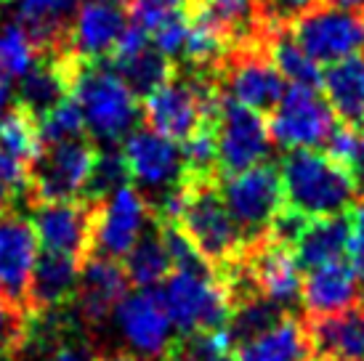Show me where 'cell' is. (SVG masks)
Listing matches in <instances>:
<instances>
[{
  "instance_id": "22",
  "label": "cell",
  "mask_w": 364,
  "mask_h": 361,
  "mask_svg": "<svg viewBox=\"0 0 364 361\" xmlns=\"http://www.w3.org/2000/svg\"><path fill=\"white\" fill-rule=\"evenodd\" d=\"M77 0H19V24L35 45L38 56L51 50H67L70 27Z\"/></svg>"
},
{
  "instance_id": "7",
  "label": "cell",
  "mask_w": 364,
  "mask_h": 361,
  "mask_svg": "<svg viewBox=\"0 0 364 361\" xmlns=\"http://www.w3.org/2000/svg\"><path fill=\"white\" fill-rule=\"evenodd\" d=\"M96 154H99V146L93 144V139L43 146L41 157L30 165V180L24 194L27 205L35 208L48 202L82 200Z\"/></svg>"
},
{
  "instance_id": "13",
  "label": "cell",
  "mask_w": 364,
  "mask_h": 361,
  "mask_svg": "<svg viewBox=\"0 0 364 361\" xmlns=\"http://www.w3.org/2000/svg\"><path fill=\"white\" fill-rule=\"evenodd\" d=\"M38 234L32 221L19 210H9L0 218V298L27 311L32 269L38 261Z\"/></svg>"
},
{
  "instance_id": "46",
  "label": "cell",
  "mask_w": 364,
  "mask_h": 361,
  "mask_svg": "<svg viewBox=\"0 0 364 361\" xmlns=\"http://www.w3.org/2000/svg\"><path fill=\"white\" fill-rule=\"evenodd\" d=\"M11 0H0V9H3V6H9Z\"/></svg>"
},
{
  "instance_id": "3",
  "label": "cell",
  "mask_w": 364,
  "mask_h": 361,
  "mask_svg": "<svg viewBox=\"0 0 364 361\" xmlns=\"http://www.w3.org/2000/svg\"><path fill=\"white\" fill-rule=\"evenodd\" d=\"M72 99L82 107L88 136L107 146L122 144L136 131V120L141 117V104L107 59H80Z\"/></svg>"
},
{
  "instance_id": "16",
  "label": "cell",
  "mask_w": 364,
  "mask_h": 361,
  "mask_svg": "<svg viewBox=\"0 0 364 361\" xmlns=\"http://www.w3.org/2000/svg\"><path fill=\"white\" fill-rule=\"evenodd\" d=\"M131 292V279L120 261L88 258L80 266V279L75 292V306L88 327L102 324Z\"/></svg>"
},
{
  "instance_id": "20",
  "label": "cell",
  "mask_w": 364,
  "mask_h": 361,
  "mask_svg": "<svg viewBox=\"0 0 364 361\" xmlns=\"http://www.w3.org/2000/svg\"><path fill=\"white\" fill-rule=\"evenodd\" d=\"M128 27V16L120 6L109 3H82L75 11V19L67 38V50L88 61L109 59L120 35Z\"/></svg>"
},
{
  "instance_id": "19",
  "label": "cell",
  "mask_w": 364,
  "mask_h": 361,
  "mask_svg": "<svg viewBox=\"0 0 364 361\" xmlns=\"http://www.w3.org/2000/svg\"><path fill=\"white\" fill-rule=\"evenodd\" d=\"M359 284L362 281L348 261L324 263L306 271L304 290H301L306 316H330V313H343L362 306Z\"/></svg>"
},
{
  "instance_id": "15",
  "label": "cell",
  "mask_w": 364,
  "mask_h": 361,
  "mask_svg": "<svg viewBox=\"0 0 364 361\" xmlns=\"http://www.w3.org/2000/svg\"><path fill=\"white\" fill-rule=\"evenodd\" d=\"M242 266L247 269L250 279L261 295L279 306H290L301 298L304 276L295 258V250L287 244H279L274 239H261L255 244H247L242 252Z\"/></svg>"
},
{
  "instance_id": "21",
  "label": "cell",
  "mask_w": 364,
  "mask_h": 361,
  "mask_svg": "<svg viewBox=\"0 0 364 361\" xmlns=\"http://www.w3.org/2000/svg\"><path fill=\"white\" fill-rule=\"evenodd\" d=\"M304 324L316 359L364 361V306L330 316H306Z\"/></svg>"
},
{
  "instance_id": "43",
  "label": "cell",
  "mask_w": 364,
  "mask_h": 361,
  "mask_svg": "<svg viewBox=\"0 0 364 361\" xmlns=\"http://www.w3.org/2000/svg\"><path fill=\"white\" fill-rule=\"evenodd\" d=\"M16 202H19V197H14L6 189H0V218L9 210H16Z\"/></svg>"
},
{
  "instance_id": "36",
  "label": "cell",
  "mask_w": 364,
  "mask_h": 361,
  "mask_svg": "<svg viewBox=\"0 0 364 361\" xmlns=\"http://www.w3.org/2000/svg\"><path fill=\"white\" fill-rule=\"evenodd\" d=\"M194 9H197V0H133L128 9V19L139 24L141 30L154 32L176 16H192Z\"/></svg>"
},
{
  "instance_id": "44",
  "label": "cell",
  "mask_w": 364,
  "mask_h": 361,
  "mask_svg": "<svg viewBox=\"0 0 364 361\" xmlns=\"http://www.w3.org/2000/svg\"><path fill=\"white\" fill-rule=\"evenodd\" d=\"M319 3H327V6H335V9H359V11H364V0H319Z\"/></svg>"
},
{
  "instance_id": "40",
  "label": "cell",
  "mask_w": 364,
  "mask_h": 361,
  "mask_svg": "<svg viewBox=\"0 0 364 361\" xmlns=\"http://www.w3.org/2000/svg\"><path fill=\"white\" fill-rule=\"evenodd\" d=\"M46 361H88V356L82 351H77V348H72L70 343H61V345L53 348L51 356Z\"/></svg>"
},
{
  "instance_id": "45",
  "label": "cell",
  "mask_w": 364,
  "mask_h": 361,
  "mask_svg": "<svg viewBox=\"0 0 364 361\" xmlns=\"http://www.w3.org/2000/svg\"><path fill=\"white\" fill-rule=\"evenodd\" d=\"M96 3H109V6H120V9L122 6H128V9H131L133 0H96Z\"/></svg>"
},
{
  "instance_id": "33",
  "label": "cell",
  "mask_w": 364,
  "mask_h": 361,
  "mask_svg": "<svg viewBox=\"0 0 364 361\" xmlns=\"http://www.w3.org/2000/svg\"><path fill=\"white\" fill-rule=\"evenodd\" d=\"M41 139H43V146L64 144V141L91 139L80 104L70 96V99L61 101L53 112H48L41 120Z\"/></svg>"
},
{
  "instance_id": "39",
  "label": "cell",
  "mask_w": 364,
  "mask_h": 361,
  "mask_svg": "<svg viewBox=\"0 0 364 361\" xmlns=\"http://www.w3.org/2000/svg\"><path fill=\"white\" fill-rule=\"evenodd\" d=\"M348 215H351V247H348L351 266H354L359 281L364 284V197L351 205Z\"/></svg>"
},
{
  "instance_id": "10",
  "label": "cell",
  "mask_w": 364,
  "mask_h": 361,
  "mask_svg": "<svg viewBox=\"0 0 364 361\" xmlns=\"http://www.w3.org/2000/svg\"><path fill=\"white\" fill-rule=\"evenodd\" d=\"M152 221L149 202L136 186H122L112 197L96 202V218L91 234V255L88 258H109L125 261L128 252L141 239L144 223Z\"/></svg>"
},
{
  "instance_id": "31",
  "label": "cell",
  "mask_w": 364,
  "mask_h": 361,
  "mask_svg": "<svg viewBox=\"0 0 364 361\" xmlns=\"http://www.w3.org/2000/svg\"><path fill=\"white\" fill-rule=\"evenodd\" d=\"M131 183L133 176L122 149L120 146H107V149H99V154H96L91 178L85 183V191H82V200L102 202L112 197L114 191H120L122 186H131Z\"/></svg>"
},
{
  "instance_id": "35",
  "label": "cell",
  "mask_w": 364,
  "mask_h": 361,
  "mask_svg": "<svg viewBox=\"0 0 364 361\" xmlns=\"http://www.w3.org/2000/svg\"><path fill=\"white\" fill-rule=\"evenodd\" d=\"M35 59H38V50L30 43L27 32L19 24H6L0 30V67L11 77H24Z\"/></svg>"
},
{
  "instance_id": "2",
  "label": "cell",
  "mask_w": 364,
  "mask_h": 361,
  "mask_svg": "<svg viewBox=\"0 0 364 361\" xmlns=\"http://www.w3.org/2000/svg\"><path fill=\"white\" fill-rule=\"evenodd\" d=\"M287 205L309 218H330L348 212L364 197V186L354 171L316 149L287 151L279 162Z\"/></svg>"
},
{
  "instance_id": "4",
  "label": "cell",
  "mask_w": 364,
  "mask_h": 361,
  "mask_svg": "<svg viewBox=\"0 0 364 361\" xmlns=\"http://www.w3.org/2000/svg\"><path fill=\"white\" fill-rule=\"evenodd\" d=\"M221 194L232 221L242 234L245 247L266 239L274 218L287 205L282 171L274 162H263L250 171L221 178Z\"/></svg>"
},
{
  "instance_id": "18",
  "label": "cell",
  "mask_w": 364,
  "mask_h": 361,
  "mask_svg": "<svg viewBox=\"0 0 364 361\" xmlns=\"http://www.w3.org/2000/svg\"><path fill=\"white\" fill-rule=\"evenodd\" d=\"M77 279H80V263L75 258L43 250L35 261V269H32L27 313L43 316V313L70 311L75 306Z\"/></svg>"
},
{
  "instance_id": "30",
  "label": "cell",
  "mask_w": 364,
  "mask_h": 361,
  "mask_svg": "<svg viewBox=\"0 0 364 361\" xmlns=\"http://www.w3.org/2000/svg\"><path fill=\"white\" fill-rule=\"evenodd\" d=\"M117 75H120V80L128 85L136 101L141 104L144 99H149L154 90H160L165 82L173 80V75H176V61L168 59V56H162L160 50L154 48H146L141 56H136L133 61L128 64H122L117 67Z\"/></svg>"
},
{
  "instance_id": "14",
  "label": "cell",
  "mask_w": 364,
  "mask_h": 361,
  "mask_svg": "<svg viewBox=\"0 0 364 361\" xmlns=\"http://www.w3.org/2000/svg\"><path fill=\"white\" fill-rule=\"evenodd\" d=\"M120 149L125 154V160H128L133 180H139L144 189L157 191V200H160L162 194H168L171 189L178 186L183 165L181 149L173 141L162 139V136H157L149 128H136L120 144Z\"/></svg>"
},
{
  "instance_id": "41",
  "label": "cell",
  "mask_w": 364,
  "mask_h": 361,
  "mask_svg": "<svg viewBox=\"0 0 364 361\" xmlns=\"http://www.w3.org/2000/svg\"><path fill=\"white\" fill-rule=\"evenodd\" d=\"M9 96H11V75L0 67V117H3V109L9 107Z\"/></svg>"
},
{
  "instance_id": "17",
  "label": "cell",
  "mask_w": 364,
  "mask_h": 361,
  "mask_svg": "<svg viewBox=\"0 0 364 361\" xmlns=\"http://www.w3.org/2000/svg\"><path fill=\"white\" fill-rule=\"evenodd\" d=\"M117 324L144 356H165L171 348V319L160 287L139 290L117 306Z\"/></svg>"
},
{
  "instance_id": "23",
  "label": "cell",
  "mask_w": 364,
  "mask_h": 361,
  "mask_svg": "<svg viewBox=\"0 0 364 361\" xmlns=\"http://www.w3.org/2000/svg\"><path fill=\"white\" fill-rule=\"evenodd\" d=\"M322 90L338 122L364 131V53L327 67L322 72Z\"/></svg>"
},
{
  "instance_id": "1",
  "label": "cell",
  "mask_w": 364,
  "mask_h": 361,
  "mask_svg": "<svg viewBox=\"0 0 364 361\" xmlns=\"http://www.w3.org/2000/svg\"><path fill=\"white\" fill-rule=\"evenodd\" d=\"M178 194H181L178 226L186 234V239L192 242L197 255L210 266L215 276L229 271L242 258L245 239L223 202L221 176L210 178L181 176Z\"/></svg>"
},
{
  "instance_id": "12",
  "label": "cell",
  "mask_w": 364,
  "mask_h": 361,
  "mask_svg": "<svg viewBox=\"0 0 364 361\" xmlns=\"http://www.w3.org/2000/svg\"><path fill=\"white\" fill-rule=\"evenodd\" d=\"M32 226L38 242L46 252L70 255L75 261L85 263L91 255V234L96 218V202L91 200H70V202H48L35 205Z\"/></svg>"
},
{
  "instance_id": "25",
  "label": "cell",
  "mask_w": 364,
  "mask_h": 361,
  "mask_svg": "<svg viewBox=\"0 0 364 361\" xmlns=\"http://www.w3.org/2000/svg\"><path fill=\"white\" fill-rule=\"evenodd\" d=\"M240 361H316L306 332L304 316L298 319V313H287L272 332H266L263 338L247 343L237 351Z\"/></svg>"
},
{
  "instance_id": "42",
  "label": "cell",
  "mask_w": 364,
  "mask_h": 361,
  "mask_svg": "<svg viewBox=\"0 0 364 361\" xmlns=\"http://www.w3.org/2000/svg\"><path fill=\"white\" fill-rule=\"evenodd\" d=\"M93 361H149V359L136 356V353H131V351H112V353H102V356H96Z\"/></svg>"
},
{
  "instance_id": "11",
  "label": "cell",
  "mask_w": 364,
  "mask_h": 361,
  "mask_svg": "<svg viewBox=\"0 0 364 361\" xmlns=\"http://www.w3.org/2000/svg\"><path fill=\"white\" fill-rule=\"evenodd\" d=\"M215 136H218V168L221 178L237 176L263 165L272 151L269 128L258 112L247 109L223 93L218 122H215Z\"/></svg>"
},
{
  "instance_id": "6",
  "label": "cell",
  "mask_w": 364,
  "mask_h": 361,
  "mask_svg": "<svg viewBox=\"0 0 364 361\" xmlns=\"http://www.w3.org/2000/svg\"><path fill=\"white\" fill-rule=\"evenodd\" d=\"M160 292L168 319L181 330V335L226 330L232 301L215 274L173 271L160 284Z\"/></svg>"
},
{
  "instance_id": "38",
  "label": "cell",
  "mask_w": 364,
  "mask_h": 361,
  "mask_svg": "<svg viewBox=\"0 0 364 361\" xmlns=\"http://www.w3.org/2000/svg\"><path fill=\"white\" fill-rule=\"evenodd\" d=\"M27 180H30V168L0 149V189H6L14 197H24Z\"/></svg>"
},
{
  "instance_id": "37",
  "label": "cell",
  "mask_w": 364,
  "mask_h": 361,
  "mask_svg": "<svg viewBox=\"0 0 364 361\" xmlns=\"http://www.w3.org/2000/svg\"><path fill=\"white\" fill-rule=\"evenodd\" d=\"M186 35H189V16H176L152 32V43L162 56L176 61V56H181L186 45Z\"/></svg>"
},
{
  "instance_id": "27",
  "label": "cell",
  "mask_w": 364,
  "mask_h": 361,
  "mask_svg": "<svg viewBox=\"0 0 364 361\" xmlns=\"http://www.w3.org/2000/svg\"><path fill=\"white\" fill-rule=\"evenodd\" d=\"M287 313H290V308H284L279 303L269 301L266 295H253V298H247V301L237 303L232 308L229 324H226V335H229L232 348L240 351L242 345L263 338V335L272 332Z\"/></svg>"
},
{
  "instance_id": "47",
  "label": "cell",
  "mask_w": 364,
  "mask_h": 361,
  "mask_svg": "<svg viewBox=\"0 0 364 361\" xmlns=\"http://www.w3.org/2000/svg\"><path fill=\"white\" fill-rule=\"evenodd\" d=\"M316 361H341V359H316Z\"/></svg>"
},
{
  "instance_id": "28",
  "label": "cell",
  "mask_w": 364,
  "mask_h": 361,
  "mask_svg": "<svg viewBox=\"0 0 364 361\" xmlns=\"http://www.w3.org/2000/svg\"><path fill=\"white\" fill-rule=\"evenodd\" d=\"M125 274L131 279V287L139 290H149V287H160L162 281L173 274L171 258L165 252V244L160 239V231L152 223V229L141 234V239L136 242V247L128 252V258L122 261Z\"/></svg>"
},
{
  "instance_id": "8",
  "label": "cell",
  "mask_w": 364,
  "mask_h": 361,
  "mask_svg": "<svg viewBox=\"0 0 364 361\" xmlns=\"http://www.w3.org/2000/svg\"><path fill=\"white\" fill-rule=\"evenodd\" d=\"M290 35L314 64L333 67L364 50V11L316 3L290 24Z\"/></svg>"
},
{
  "instance_id": "9",
  "label": "cell",
  "mask_w": 364,
  "mask_h": 361,
  "mask_svg": "<svg viewBox=\"0 0 364 361\" xmlns=\"http://www.w3.org/2000/svg\"><path fill=\"white\" fill-rule=\"evenodd\" d=\"M335 125L338 117L330 109L327 99L319 96V90H309L301 85H290L279 107L266 117L272 144L287 151L324 146Z\"/></svg>"
},
{
  "instance_id": "29",
  "label": "cell",
  "mask_w": 364,
  "mask_h": 361,
  "mask_svg": "<svg viewBox=\"0 0 364 361\" xmlns=\"http://www.w3.org/2000/svg\"><path fill=\"white\" fill-rule=\"evenodd\" d=\"M0 149L9 151L14 160L24 162L27 168L41 157L43 151L41 122L35 120L24 107H19L16 101L0 117Z\"/></svg>"
},
{
  "instance_id": "5",
  "label": "cell",
  "mask_w": 364,
  "mask_h": 361,
  "mask_svg": "<svg viewBox=\"0 0 364 361\" xmlns=\"http://www.w3.org/2000/svg\"><path fill=\"white\" fill-rule=\"evenodd\" d=\"M218 77L229 99L266 117L279 107L287 93V80L269 61L261 35H247L237 43L223 59Z\"/></svg>"
},
{
  "instance_id": "32",
  "label": "cell",
  "mask_w": 364,
  "mask_h": 361,
  "mask_svg": "<svg viewBox=\"0 0 364 361\" xmlns=\"http://www.w3.org/2000/svg\"><path fill=\"white\" fill-rule=\"evenodd\" d=\"M165 361H240L229 343L226 330L221 332H189L173 338Z\"/></svg>"
},
{
  "instance_id": "34",
  "label": "cell",
  "mask_w": 364,
  "mask_h": 361,
  "mask_svg": "<svg viewBox=\"0 0 364 361\" xmlns=\"http://www.w3.org/2000/svg\"><path fill=\"white\" fill-rule=\"evenodd\" d=\"M30 345V313L0 298V361H14Z\"/></svg>"
},
{
  "instance_id": "24",
  "label": "cell",
  "mask_w": 364,
  "mask_h": 361,
  "mask_svg": "<svg viewBox=\"0 0 364 361\" xmlns=\"http://www.w3.org/2000/svg\"><path fill=\"white\" fill-rule=\"evenodd\" d=\"M351 247V215H330V218H311L301 242L295 244V258L301 271H311L316 266L335 261H346L343 255Z\"/></svg>"
},
{
  "instance_id": "26",
  "label": "cell",
  "mask_w": 364,
  "mask_h": 361,
  "mask_svg": "<svg viewBox=\"0 0 364 361\" xmlns=\"http://www.w3.org/2000/svg\"><path fill=\"white\" fill-rule=\"evenodd\" d=\"M263 45H266V56L274 64V70L282 75L290 85H301L309 90L322 88V72L304 53V48L293 41L290 27H279L263 35Z\"/></svg>"
}]
</instances>
